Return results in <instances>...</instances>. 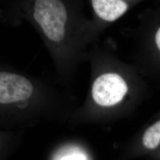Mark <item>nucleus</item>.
Wrapping results in <instances>:
<instances>
[{
	"instance_id": "nucleus-1",
	"label": "nucleus",
	"mask_w": 160,
	"mask_h": 160,
	"mask_svg": "<svg viewBox=\"0 0 160 160\" xmlns=\"http://www.w3.org/2000/svg\"><path fill=\"white\" fill-rule=\"evenodd\" d=\"M33 17L48 39L57 42L63 39L67 12L62 1H36Z\"/></svg>"
},
{
	"instance_id": "nucleus-2",
	"label": "nucleus",
	"mask_w": 160,
	"mask_h": 160,
	"mask_svg": "<svg viewBox=\"0 0 160 160\" xmlns=\"http://www.w3.org/2000/svg\"><path fill=\"white\" fill-rule=\"evenodd\" d=\"M128 92L126 82L114 73L98 77L92 87V96L98 105L104 107L114 106L123 100Z\"/></svg>"
},
{
	"instance_id": "nucleus-3",
	"label": "nucleus",
	"mask_w": 160,
	"mask_h": 160,
	"mask_svg": "<svg viewBox=\"0 0 160 160\" xmlns=\"http://www.w3.org/2000/svg\"><path fill=\"white\" fill-rule=\"evenodd\" d=\"M33 92V86L20 75L0 73V103L10 104L28 98Z\"/></svg>"
},
{
	"instance_id": "nucleus-4",
	"label": "nucleus",
	"mask_w": 160,
	"mask_h": 160,
	"mask_svg": "<svg viewBox=\"0 0 160 160\" xmlns=\"http://www.w3.org/2000/svg\"><path fill=\"white\" fill-rule=\"evenodd\" d=\"M160 149V118L147 126L133 145L132 154L148 158Z\"/></svg>"
},
{
	"instance_id": "nucleus-5",
	"label": "nucleus",
	"mask_w": 160,
	"mask_h": 160,
	"mask_svg": "<svg viewBox=\"0 0 160 160\" xmlns=\"http://www.w3.org/2000/svg\"><path fill=\"white\" fill-rule=\"evenodd\" d=\"M92 4L97 16L109 22L116 20L128 9L126 2L120 0H93Z\"/></svg>"
},
{
	"instance_id": "nucleus-6",
	"label": "nucleus",
	"mask_w": 160,
	"mask_h": 160,
	"mask_svg": "<svg viewBox=\"0 0 160 160\" xmlns=\"http://www.w3.org/2000/svg\"><path fill=\"white\" fill-rule=\"evenodd\" d=\"M148 160H160V149L154 155L147 158Z\"/></svg>"
},
{
	"instance_id": "nucleus-7",
	"label": "nucleus",
	"mask_w": 160,
	"mask_h": 160,
	"mask_svg": "<svg viewBox=\"0 0 160 160\" xmlns=\"http://www.w3.org/2000/svg\"><path fill=\"white\" fill-rule=\"evenodd\" d=\"M155 41H156V43H157V46L160 50V28L158 29V30L157 31V32L156 33Z\"/></svg>"
}]
</instances>
